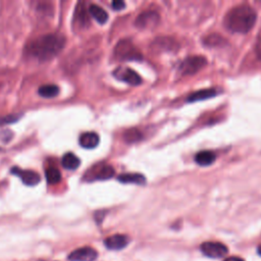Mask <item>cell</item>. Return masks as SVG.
<instances>
[{"mask_svg":"<svg viewBox=\"0 0 261 261\" xmlns=\"http://www.w3.org/2000/svg\"><path fill=\"white\" fill-rule=\"evenodd\" d=\"M207 64V60L204 56L194 55L187 57L179 65V71L182 74H195L201 70Z\"/></svg>","mask_w":261,"mask_h":261,"instance_id":"5","label":"cell"},{"mask_svg":"<svg viewBox=\"0 0 261 261\" xmlns=\"http://www.w3.org/2000/svg\"><path fill=\"white\" fill-rule=\"evenodd\" d=\"M111 5H112V8H113L114 10H121V9H123V8H124L125 3H124L123 1L116 0V1H113Z\"/></svg>","mask_w":261,"mask_h":261,"instance_id":"24","label":"cell"},{"mask_svg":"<svg viewBox=\"0 0 261 261\" xmlns=\"http://www.w3.org/2000/svg\"><path fill=\"white\" fill-rule=\"evenodd\" d=\"M89 10L87 11L85 7V3L81 2L77 4L75 13H74V22L80 25L81 28L88 27L90 23V18H89Z\"/></svg>","mask_w":261,"mask_h":261,"instance_id":"13","label":"cell"},{"mask_svg":"<svg viewBox=\"0 0 261 261\" xmlns=\"http://www.w3.org/2000/svg\"><path fill=\"white\" fill-rule=\"evenodd\" d=\"M89 13L99 22V23H105L108 20V13L99 5L97 4H91L88 8Z\"/></svg>","mask_w":261,"mask_h":261,"instance_id":"17","label":"cell"},{"mask_svg":"<svg viewBox=\"0 0 261 261\" xmlns=\"http://www.w3.org/2000/svg\"><path fill=\"white\" fill-rule=\"evenodd\" d=\"M217 95V92L214 89H204V90H200L197 92H194L193 94H191L187 101L188 102H196V101H202V100H206L209 98H212L214 96Z\"/></svg>","mask_w":261,"mask_h":261,"instance_id":"16","label":"cell"},{"mask_svg":"<svg viewBox=\"0 0 261 261\" xmlns=\"http://www.w3.org/2000/svg\"><path fill=\"white\" fill-rule=\"evenodd\" d=\"M123 139L127 143H137L142 140V134L137 128H129L123 133Z\"/></svg>","mask_w":261,"mask_h":261,"instance_id":"21","label":"cell"},{"mask_svg":"<svg viewBox=\"0 0 261 261\" xmlns=\"http://www.w3.org/2000/svg\"><path fill=\"white\" fill-rule=\"evenodd\" d=\"M256 12L247 4H239L230 8L224 16V25L232 33L246 34L255 24Z\"/></svg>","mask_w":261,"mask_h":261,"instance_id":"2","label":"cell"},{"mask_svg":"<svg viewBox=\"0 0 261 261\" xmlns=\"http://www.w3.org/2000/svg\"><path fill=\"white\" fill-rule=\"evenodd\" d=\"M224 261H245L244 259H242L241 257L238 256H232V257H227L224 259Z\"/></svg>","mask_w":261,"mask_h":261,"instance_id":"25","label":"cell"},{"mask_svg":"<svg viewBox=\"0 0 261 261\" xmlns=\"http://www.w3.org/2000/svg\"><path fill=\"white\" fill-rule=\"evenodd\" d=\"M38 93L44 98H53L59 94V88L53 84L43 85L39 88Z\"/></svg>","mask_w":261,"mask_h":261,"instance_id":"19","label":"cell"},{"mask_svg":"<svg viewBox=\"0 0 261 261\" xmlns=\"http://www.w3.org/2000/svg\"><path fill=\"white\" fill-rule=\"evenodd\" d=\"M215 158H216V156L212 151L203 150L196 154L195 161L197 164H199L201 166H208L214 162Z\"/></svg>","mask_w":261,"mask_h":261,"instance_id":"14","label":"cell"},{"mask_svg":"<svg viewBox=\"0 0 261 261\" xmlns=\"http://www.w3.org/2000/svg\"><path fill=\"white\" fill-rule=\"evenodd\" d=\"M114 55L119 60H142L143 55L129 40H120L114 47Z\"/></svg>","mask_w":261,"mask_h":261,"instance_id":"3","label":"cell"},{"mask_svg":"<svg viewBox=\"0 0 261 261\" xmlns=\"http://www.w3.org/2000/svg\"><path fill=\"white\" fill-rule=\"evenodd\" d=\"M257 252H258V254L261 256V245L258 247V249H257Z\"/></svg>","mask_w":261,"mask_h":261,"instance_id":"26","label":"cell"},{"mask_svg":"<svg viewBox=\"0 0 261 261\" xmlns=\"http://www.w3.org/2000/svg\"><path fill=\"white\" fill-rule=\"evenodd\" d=\"M117 179L123 184L144 185L146 182L145 176L141 173H121L117 176Z\"/></svg>","mask_w":261,"mask_h":261,"instance_id":"15","label":"cell"},{"mask_svg":"<svg viewBox=\"0 0 261 261\" xmlns=\"http://www.w3.org/2000/svg\"><path fill=\"white\" fill-rule=\"evenodd\" d=\"M10 172L12 174H15L17 175L24 185L27 186H36L40 182V175L39 173H37L36 171L34 170H23V169H20L19 167H12L10 169Z\"/></svg>","mask_w":261,"mask_h":261,"instance_id":"10","label":"cell"},{"mask_svg":"<svg viewBox=\"0 0 261 261\" xmlns=\"http://www.w3.org/2000/svg\"><path fill=\"white\" fill-rule=\"evenodd\" d=\"M200 250L209 258H222L228 253L227 247L220 242H205L201 245Z\"/></svg>","mask_w":261,"mask_h":261,"instance_id":"7","label":"cell"},{"mask_svg":"<svg viewBox=\"0 0 261 261\" xmlns=\"http://www.w3.org/2000/svg\"><path fill=\"white\" fill-rule=\"evenodd\" d=\"M129 243V239L125 234L116 233L105 239L104 245L109 250H121L125 248Z\"/></svg>","mask_w":261,"mask_h":261,"instance_id":"11","label":"cell"},{"mask_svg":"<svg viewBox=\"0 0 261 261\" xmlns=\"http://www.w3.org/2000/svg\"><path fill=\"white\" fill-rule=\"evenodd\" d=\"M223 41L224 40L218 35H212V36H209L204 42L206 45H209V46H217L219 44H222Z\"/></svg>","mask_w":261,"mask_h":261,"instance_id":"22","label":"cell"},{"mask_svg":"<svg viewBox=\"0 0 261 261\" xmlns=\"http://www.w3.org/2000/svg\"><path fill=\"white\" fill-rule=\"evenodd\" d=\"M100 142V138L98 136V134L94 133V132H87L81 135L79 143L83 148L86 149H93L95 147L98 146Z\"/></svg>","mask_w":261,"mask_h":261,"instance_id":"12","label":"cell"},{"mask_svg":"<svg viewBox=\"0 0 261 261\" xmlns=\"http://www.w3.org/2000/svg\"><path fill=\"white\" fill-rule=\"evenodd\" d=\"M18 119H19V116L15 115V114H9V115H5V116H0V125L8 124V123H13V122H15Z\"/></svg>","mask_w":261,"mask_h":261,"instance_id":"23","label":"cell"},{"mask_svg":"<svg viewBox=\"0 0 261 261\" xmlns=\"http://www.w3.org/2000/svg\"><path fill=\"white\" fill-rule=\"evenodd\" d=\"M98 257V252L92 247H82L72 251L68 255L69 261H95Z\"/></svg>","mask_w":261,"mask_h":261,"instance_id":"9","label":"cell"},{"mask_svg":"<svg viewBox=\"0 0 261 261\" xmlns=\"http://www.w3.org/2000/svg\"><path fill=\"white\" fill-rule=\"evenodd\" d=\"M114 175V168L111 165L100 163L91 167L85 174L86 180H105Z\"/></svg>","mask_w":261,"mask_h":261,"instance_id":"4","label":"cell"},{"mask_svg":"<svg viewBox=\"0 0 261 261\" xmlns=\"http://www.w3.org/2000/svg\"><path fill=\"white\" fill-rule=\"evenodd\" d=\"M61 164L64 168H66L68 170H74L80 166L81 161L77 156H75L73 153L69 152V153L64 154V156L62 157Z\"/></svg>","mask_w":261,"mask_h":261,"instance_id":"18","label":"cell"},{"mask_svg":"<svg viewBox=\"0 0 261 261\" xmlns=\"http://www.w3.org/2000/svg\"><path fill=\"white\" fill-rule=\"evenodd\" d=\"M65 39L58 34H46L37 37L27 46L29 55L40 61H47L58 55L63 49Z\"/></svg>","mask_w":261,"mask_h":261,"instance_id":"1","label":"cell"},{"mask_svg":"<svg viewBox=\"0 0 261 261\" xmlns=\"http://www.w3.org/2000/svg\"><path fill=\"white\" fill-rule=\"evenodd\" d=\"M45 176H46V179L49 184L51 185H54V184H57L60 181L61 179V173L60 171L56 168V167H48L45 171Z\"/></svg>","mask_w":261,"mask_h":261,"instance_id":"20","label":"cell"},{"mask_svg":"<svg viewBox=\"0 0 261 261\" xmlns=\"http://www.w3.org/2000/svg\"><path fill=\"white\" fill-rule=\"evenodd\" d=\"M113 75L119 81L127 83L132 86H139L142 84L141 76L132 68L126 66H119L113 70Z\"/></svg>","mask_w":261,"mask_h":261,"instance_id":"8","label":"cell"},{"mask_svg":"<svg viewBox=\"0 0 261 261\" xmlns=\"http://www.w3.org/2000/svg\"><path fill=\"white\" fill-rule=\"evenodd\" d=\"M160 21L159 14L154 10H147L140 13L135 21L137 28L141 30H153Z\"/></svg>","mask_w":261,"mask_h":261,"instance_id":"6","label":"cell"}]
</instances>
